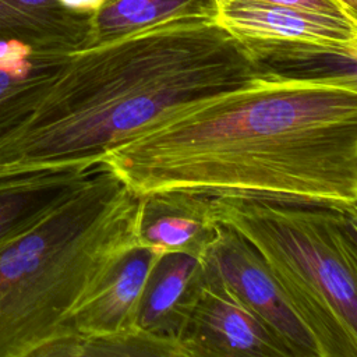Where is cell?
<instances>
[{
  "label": "cell",
  "instance_id": "obj_1",
  "mask_svg": "<svg viewBox=\"0 0 357 357\" xmlns=\"http://www.w3.org/2000/svg\"><path fill=\"white\" fill-rule=\"evenodd\" d=\"M99 165L135 195L184 191L357 215L356 66L319 73L264 66L106 149Z\"/></svg>",
  "mask_w": 357,
  "mask_h": 357
},
{
  "label": "cell",
  "instance_id": "obj_2",
  "mask_svg": "<svg viewBox=\"0 0 357 357\" xmlns=\"http://www.w3.org/2000/svg\"><path fill=\"white\" fill-rule=\"evenodd\" d=\"M264 66L216 18H169L71 52L24 123L0 142V178L86 172L173 110L231 89Z\"/></svg>",
  "mask_w": 357,
  "mask_h": 357
},
{
  "label": "cell",
  "instance_id": "obj_3",
  "mask_svg": "<svg viewBox=\"0 0 357 357\" xmlns=\"http://www.w3.org/2000/svg\"><path fill=\"white\" fill-rule=\"evenodd\" d=\"M139 198L96 165L0 251V357H33L139 245Z\"/></svg>",
  "mask_w": 357,
  "mask_h": 357
},
{
  "label": "cell",
  "instance_id": "obj_4",
  "mask_svg": "<svg viewBox=\"0 0 357 357\" xmlns=\"http://www.w3.org/2000/svg\"><path fill=\"white\" fill-rule=\"evenodd\" d=\"M209 202L215 220L258 251L318 357H357V215L289 202Z\"/></svg>",
  "mask_w": 357,
  "mask_h": 357
},
{
  "label": "cell",
  "instance_id": "obj_5",
  "mask_svg": "<svg viewBox=\"0 0 357 357\" xmlns=\"http://www.w3.org/2000/svg\"><path fill=\"white\" fill-rule=\"evenodd\" d=\"M216 21L262 66L339 60L356 63L357 21L273 6L218 0Z\"/></svg>",
  "mask_w": 357,
  "mask_h": 357
},
{
  "label": "cell",
  "instance_id": "obj_6",
  "mask_svg": "<svg viewBox=\"0 0 357 357\" xmlns=\"http://www.w3.org/2000/svg\"><path fill=\"white\" fill-rule=\"evenodd\" d=\"M206 271L254 312L286 346L291 357H318L308 335L258 251L238 233L220 225L204 257Z\"/></svg>",
  "mask_w": 357,
  "mask_h": 357
},
{
  "label": "cell",
  "instance_id": "obj_7",
  "mask_svg": "<svg viewBox=\"0 0 357 357\" xmlns=\"http://www.w3.org/2000/svg\"><path fill=\"white\" fill-rule=\"evenodd\" d=\"M178 342L184 357H291L275 333L205 266Z\"/></svg>",
  "mask_w": 357,
  "mask_h": 357
},
{
  "label": "cell",
  "instance_id": "obj_8",
  "mask_svg": "<svg viewBox=\"0 0 357 357\" xmlns=\"http://www.w3.org/2000/svg\"><path fill=\"white\" fill-rule=\"evenodd\" d=\"M137 240L158 252H183L202 258L216 237L209 198L184 191L138 195Z\"/></svg>",
  "mask_w": 357,
  "mask_h": 357
},
{
  "label": "cell",
  "instance_id": "obj_9",
  "mask_svg": "<svg viewBox=\"0 0 357 357\" xmlns=\"http://www.w3.org/2000/svg\"><path fill=\"white\" fill-rule=\"evenodd\" d=\"M160 255L144 245L128 251L100 287L74 311L66 332L98 336L135 328L145 284Z\"/></svg>",
  "mask_w": 357,
  "mask_h": 357
},
{
  "label": "cell",
  "instance_id": "obj_10",
  "mask_svg": "<svg viewBox=\"0 0 357 357\" xmlns=\"http://www.w3.org/2000/svg\"><path fill=\"white\" fill-rule=\"evenodd\" d=\"M202 279V259L183 252L162 254L145 284L135 325L178 342Z\"/></svg>",
  "mask_w": 357,
  "mask_h": 357
},
{
  "label": "cell",
  "instance_id": "obj_11",
  "mask_svg": "<svg viewBox=\"0 0 357 357\" xmlns=\"http://www.w3.org/2000/svg\"><path fill=\"white\" fill-rule=\"evenodd\" d=\"M66 57L0 40V142L24 123Z\"/></svg>",
  "mask_w": 357,
  "mask_h": 357
},
{
  "label": "cell",
  "instance_id": "obj_12",
  "mask_svg": "<svg viewBox=\"0 0 357 357\" xmlns=\"http://www.w3.org/2000/svg\"><path fill=\"white\" fill-rule=\"evenodd\" d=\"M89 170L38 172L0 178V251L57 205Z\"/></svg>",
  "mask_w": 357,
  "mask_h": 357
},
{
  "label": "cell",
  "instance_id": "obj_13",
  "mask_svg": "<svg viewBox=\"0 0 357 357\" xmlns=\"http://www.w3.org/2000/svg\"><path fill=\"white\" fill-rule=\"evenodd\" d=\"M218 0H105L92 14L88 46L169 18H216Z\"/></svg>",
  "mask_w": 357,
  "mask_h": 357
},
{
  "label": "cell",
  "instance_id": "obj_14",
  "mask_svg": "<svg viewBox=\"0 0 357 357\" xmlns=\"http://www.w3.org/2000/svg\"><path fill=\"white\" fill-rule=\"evenodd\" d=\"M50 356H156L184 357L181 344L172 339L152 335L138 326L98 336L64 332L43 344L33 357Z\"/></svg>",
  "mask_w": 357,
  "mask_h": 357
},
{
  "label": "cell",
  "instance_id": "obj_15",
  "mask_svg": "<svg viewBox=\"0 0 357 357\" xmlns=\"http://www.w3.org/2000/svg\"><path fill=\"white\" fill-rule=\"evenodd\" d=\"M258 1L273 4V6L290 7V8H296V10L311 11V13L337 15V17H344V18L357 21V17H353L336 0H258Z\"/></svg>",
  "mask_w": 357,
  "mask_h": 357
},
{
  "label": "cell",
  "instance_id": "obj_16",
  "mask_svg": "<svg viewBox=\"0 0 357 357\" xmlns=\"http://www.w3.org/2000/svg\"><path fill=\"white\" fill-rule=\"evenodd\" d=\"M59 1L61 6H64L68 10L89 13V14H93L105 3V0H59Z\"/></svg>",
  "mask_w": 357,
  "mask_h": 357
},
{
  "label": "cell",
  "instance_id": "obj_17",
  "mask_svg": "<svg viewBox=\"0 0 357 357\" xmlns=\"http://www.w3.org/2000/svg\"><path fill=\"white\" fill-rule=\"evenodd\" d=\"M340 6H343L353 17H357V0H336Z\"/></svg>",
  "mask_w": 357,
  "mask_h": 357
}]
</instances>
